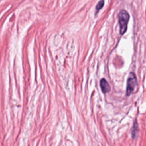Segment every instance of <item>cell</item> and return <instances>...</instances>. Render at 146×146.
<instances>
[{
  "label": "cell",
  "mask_w": 146,
  "mask_h": 146,
  "mask_svg": "<svg viewBox=\"0 0 146 146\" xmlns=\"http://www.w3.org/2000/svg\"><path fill=\"white\" fill-rule=\"evenodd\" d=\"M137 84V79L135 74L133 72H130L127 79L126 95L129 96L133 91L136 85Z\"/></svg>",
  "instance_id": "obj_2"
},
{
  "label": "cell",
  "mask_w": 146,
  "mask_h": 146,
  "mask_svg": "<svg viewBox=\"0 0 146 146\" xmlns=\"http://www.w3.org/2000/svg\"><path fill=\"white\" fill-rule=\"evenodd\" d=\"M138 131V125H137V123L136 121H135L133 123V125L132 128V136L134 137L136 133H137Z\"/></svg>",
  "instance_id": "obj_4"
},
{
  "label": "cell",
  "mask_w": 146,
  "mask_h": 146,
  "mask_svg": "<svg viewBox=\"0 0 146 146\" xmlns=\"http://www.w3.org/2000/svg\"><path fill=\"white\" fill-rule=\"evenodd\" d=\"M118 18L120 26V33L121 34H123L127 29L129 15L125 10H121L118 14Z\"/></svg>",
  "instance_id": "obj_1"
},
{
  "label": "cell",
  "mask_w": 146,
  "mask_h": 146,
  "mask_svg": "<svg viewBox=\"0 0 146 146\" xmlns=\"http://www.w3.org/2000/svg\"><path fill=\"white\" fill-rule=\"evenodd\" d=\"M104 1H100L98 2V3H97L96 6V9L97 10H99L100 9H101L103 6H104Z\"/></svg>",
  "instance_id": "obj_5"
},
{
  "label": "cell",
  "mask_w": 146,
  "mask_h": 146,
  "mask_svg": "<svg viewBox=\"0 0 146 146\" xmlns=\"http://www.w3.org/2000/svg\"><path fill=\"white\" fill-rule=\"evenodd\" d=\"M100 86L102 91L103 93H107L110 91L111 87L107 81L104 79L102 78L100 81Z\"/></svg>",
  "instance_id": "obj_3"
}]
</instances>
